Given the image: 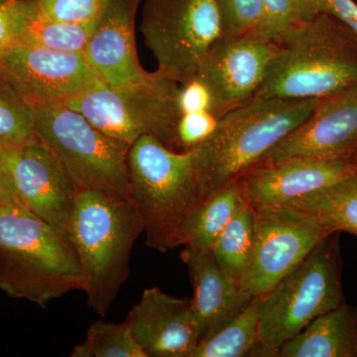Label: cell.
I'll use <instances>...</instances> for the list:
<instances>
[{
  "label": "cell",
  "instance_id": "obj_1",
  "mask_svg": "<svg viewBox=\"0 0 357 357\" xmlns=\"http://www.w3.org/2000/svg\"><path fill=\"white\" fill-rule=\"evenodd\" d=\"M74 244L18 204L0 206V290L47 307L70 291L86 290Z\"/></svg>",
  "mask_w": 357,
  "mask_h": 357
},
{
  "label": "cell",
  "instance_id": "obj_2",
  "mask_svg": "<svg viewBox=\"0 0 357 357\" xmlns=\"http://www.w3.org/2000/svg\"><path fill=\"white\" fill-rule=\"evenodd\" d=\"M275 41L278 52L255 96L324 98L357 86V35L332 16L299 20Z\"/></svg>",
  "mask_w": 357,
  "mask_h": 357
},
{
  "label": "cell",
  "instance_id": "obj_3",
  "mask_svg": "<svg viewBox=\"0 0 357 357\" xmlns=\"http://www.w3.org/2000/svg\"><path fill=\"white\" fill-rule=\"evenodd\" d=\"M319 100L255 96L220 117L211 135L194 148L202 201L259 165Z\"/></svg>",
  "mask_w": 357,
  "mask_h": 357
},
{
  "label": "cell",
  "instance_id": "obj_4",
  "mask_svg": "<svg viewBox=\"0 0 357 357\" xmlns=\"http://www.w3.org/2000/svg\"><path fill=\"white\" fill-rule=\"evenodd\" d=\"M143 232L132 202L77 191L68 236L86 276V304L102 318L128 280L133 245Z\"/></svg>",
  "mask_w": 357,
  "mask_h": 357
},
{
  "label": "cell",
  "instance_id": "obj_5",
  "mask_svg": "<svg viewBox=\"0 0 357 357\" xmlns=\"http://www.w3.org/2000/svg\"><path fill=\"white\" fill-rule=\"evenodd\" d=\"M128 168L131 202L148 248L162 253L178 248L185 223L202 202L195 150L175 151L142 135L131 144Z\"/></svg>",
  "mask_w": 357,
  "mask_h": 357
},
{
  "label": "cell",
  "instance_id": "obj_6",
  "mask_svg": "<svg viewBox=\"0 0 357 357\" xmlns=\"http://www.w3.org/2000/svg\"><path fill=\"white\" fill-rule=\"evenodd\" d=\"M337 234L325 237L261 297L259 340L251 356H278L281 347L312 321L344 303Z\"/></svg>",
  "mask_w": 357,
  "mask_h": 357
},
{
  "label": "cell",
  "instance_id": "obj_7",
  "mask_svg": "<svg viewBox=\"0 0 357 357\" xmlns=\"http://www.w3.org/2000/svg\"><path fill=\"white\" fill-rule=\"evenodd\" d=\"M35 134L77 191L89 190L131 201L130 144L103 133L65 103L37 105Z\"/></svg>",
  "mask_w": 357,
  "mask_h": 357
},
{
  "label": "cell",
  "instance_id": "obj_8",
  "mask_svg": "<svg viewBox=\"0 0 357 357\" xmlns=\"http://www.w3.org/2000/svg\"><path fill=\"white\" fill-rule=\"evenodd\" d=\"M181 84L155 70L140 83L114 88L107 84L65 102L115 139L132 144L151 135L178 151Z\"/></svg>",
  "mask_w": 357,
  "mask_h": 357
},
{
  "label": "cell",
  "instance_id": "obj_9",
  "mask_svg": "<svg viewBox=\"0 0 357 357\" xmlns=\"http://www.w3.org/2000/svg\"><path fill=\"white\" fill-rule=\"evenodd\" d=\"M139 30L156 72L180 84L194 79L222 36L215 0H144Z\"/></svg>",
  "mask_w": 357,
  "mask_h": 357
},
{
  "label": "cell",
  "instance_id": "obj_10",
  "mask_svg": "<svg viewBox=\"0 0 357 357\" xmlns=\"http://www.w3.org/2000/svg\"><path fill=\"white\" fill-rule=\"evenodd\" d=\"M252 259L241 281L248 299L269 293L331 232L286 208L253 210Z\"/></svg>",
  "mask_w": 357,
  "mask_h": 357
},
{
  "label": "cell",
  "instance_id": "obj_11",
  "mask_svg": "<svg viewBox=\"0 0 357 357\" xmlns=\"http://www.w3.org/2000/svg\"><path fill=\"white\" fill-rule=\"evenodd\" d=\"M278 48L261 35L220 37L194 77L208 91L211 114L218 119L255 98Z\"/></svg>",
  "mask_w": 357,
  "mask_h": 357
},
{
  "label": "cell",
  "instance_id": "obj_12",
  "mask_svg": "<svg viewBox=\"0 0 357 357\" xmlns=\"http://www.w3.org/2000/svg\"><path fill=\"white\" fill-rule=\"evenodd\" d=\"M0 75L36 107L65 103L105 84L84 52L54 51L20 42L0 55Z\"/></svg>",
  "mask_w": 357,
  "mask_h": 357
},
{
  "label": "cell",
  "instance_id": "obj_13",
  "mask_svg": "<svg viewBox=\"0 0 357 357\" xmlns=\"http://www.w3.org/2000/svg\"><path fill=\"white\" fill-rule=\"evenodd\" d=\"M0 162L21 206L68 234L77 189L50 150L38 138L18 147L0 144Z\"/></svg>",
  "mask_w": 357,
  "mask_h": 357
},
{
  "label": "cell",
  "instance_id": "obj_14",
  "mask_svg": "<svg viewBox=\"0 0 357 357\" xmlns=\"http://www.w3.org/2000/svg\"><path fill=\"white\" fill-rule=\"evenodd\" d=\"M356 153L357 86L321 98L306 121L278 143L258 166L293 159L351 162Z\"/></svg>",
  "mask_w": 357,
  "mask_h": 357
},
{
  "label": "cell",
  "instance_id": "obj_15",
  "mask_svg": "<svg viewBox=\"0 0 357 357\" xmlns=\"http://www.w3.org/2000/svg\"><path fill=\"white\" fill-rule=\"evenodd\" d=\"M357 172L344 160L293 159L255 167L236 181L251 208H274L331 187Z\"/></svg>",
  "mask_w": 357,
  "mask_h": 357
},
{
  "label": "cell",
  "instance_id": "obj_16",
  "mask_svg": "<svg viewBox=\"0 0 357 357\" xmlns=\"http://www.w3.org/2000/svg\"><path fill=\"white\" fill-rule=\"evenodd\" d=\"M140 1L109 0L96 18L84 53L96 76L107 86H130L151 75L141 66L136 49L135 20Z\"/></svg>",
  "mask_w": 357,
  "mask_h": 357
},
{
  "label": "cell",
  "instance_id": "obj_17",
  "mask_svg": "<svg viewBox=\"0 0 357 357\" xmlns=\"http://www.w3.org/2000/svg\"><path fill=\"white\" fill-rule=\"evenodd\" d=\"M126 321L147 357H192L199 344L191 299L157 287L143 291Z\"/></svg>",
  "mask_w": 357,
  "mask_h": 357
},
{
  "label": "cell",
  "instance_id": "obj_18",
  "mask_svg": "<svg viewBox=\"0 0 357 357\" xmlns=\"http://www.w3.org/2000/svg\"><path fill=\"white\" fill-rule=\"evenodd\" d=\"M181 259L194 289L192 311L199 342L234 319L250 300L237 282L223 273L213 250L185 246Z\"/></svg>",
  "mask_w": 357,
  "mask_h": 357
},
{
  "label": "cell",
  "instance_id": "obj_19",
  "mask_svg": "<svg viewBox=\"0 0 357 357\" xmlns=\"http://www.w3.org/2000/svg\"><path fill=\"white\" fill-rule=\"evenodd\" d=\"M277 357H357V307L342 303L312 321Z\"/></svg>",
  "mask_w": 357,
  "mask_h": 357
},
{
  "label": "cell",
  "instance_id": "obj_20",
  "mask_svg": "<svg viewBox=\"0 0 357 357\" xmlns=\"http://www.w3.org/2000/svg\"><path fill=\"white\" fill-rule=\"evenodd\" d=\"M280 208L300 213L331 234L344 231L357 236V172Z\"/></svg>",
  "mask_w": 357,
  "mask_h": 357
},
{
  "label": "cell",
  "instance_id": "obj_21",
  "mask_svg": "<svg viewBox=\"0 0 357 357\" xmlns=\"http://www.w3.org/2000/svg\"><path fill=\"white\" fill-rule=\"evenodd\" d=\"M243 201L237 182L203 199L185 223L180 246L211 250Z\"/></svg>",
  "mask_w": 357,
  "mask_h": 357
},
{
  "label": "cell",
  "instance_id": "obj_22",
  "mask_svg": "<svg viewBox=\"0 0 357 357\" xmlns=\"http://www.w3.org/2000/svg\"><path fill=\"white\" fill-rule=\"evenodd\" d=\"M260 304L261 297L249 301L234 319L199 340L192 357L251 356L259 340Z\"/></svg>",
  "mask_w": 357,
  "mask_h": 357
},
{
  "label": "cell",
  "instance_id": "obj_23",
  "mask_svg": "<svg viewBox=\"0 0 357 357\" xmlns=\"http://www.w3.org/2000/svg\"><path fill=\"white\" fill-rule=\"evenodd\" d=\"M255 243L253 211L244 199L211 249L223 273L238 284L250 266Z\"/></svg>",
  "mask_w": 357,
  "mask_h": 357
},
{
  "label": "cell",
  "instance_id": "obj_24",
  "mask_svg": "<svg viewBox=\"0 0 357 357\" xmlns=\"http://www.w3.org/2000/svg\"><path fill=\"white\" fill-rule=\"evenodd\" d=\"M96 22V20L89 22L53 20L40 13L35 2L17 42L54 51L79 53L86 50Z\"/></svg>",
  "mask_w": 357,
  "mask_h": 357
},
{
  "label": "cell",
  "instance_id": "obj_25",
  "mask_svg": "<svg viewBox=\"0 0 357 357\" xmlns=\"http://www.w3.org/2000/svg\"><path fill=\"white\" fill-rule=\"evenodd\" d=\"M36 105L0 75V144L18 147L36 139Z\"/></svg>",
  "mask_w": 357,
  "mask_h": 357
},
{
  "label": "cell",
  "instance_id": "obj_26",
  "mask_svg": "<svg viewBox=\"0 0 357 357\" xmlns=\"http://www.w3.org/2000/svg\"><path fill=\"white\" fill-rule=\"evenodd\" d=\"M70 357H147L128 321H98L89 326L86 340L76 345Z\"/></svg>",
  "mask_w": 357,
  "mask_h": 357
},
{
  "label": "cell",
  "instance_id": "obj_27",
  "mask_svg": "<svg viewBox=\"0 0 357 357\" xmlns=\"http://www.w3.org/2000/svg\"><path fill=\"white\" fill-rule=\"evenodd\" d=\"M222 21V36L263 35L265 8L262 0H215Z\"/></svg>",
  "mask_w": 357,
  "mask_h": 357
},
{
  "label": "cell",
  "instance_id": "obj_28",
  "mask_svg": "<svg viewBox=\"0 0 357 357\" xmlns=\"http://www.w3.org/2000/svg\"><path fill=\"white\" fill-rule=\"evenodd\" d=\"M42 14L68 22L96 20L109 0H35Z\"/></svg>",
  "mask_w": 357,
  "mask_h": 357
},
{
  "label": "cell",
  "instance_id": "obj_29",
  "mask_svg": "<svg viewBox=\"0 0 357 357\" xmlns=\"http://www.w3.org/2000/svg\"><path fill=\"white\" fill-rule=\"evenodd\" d=\"M299 20L326 14L357 35V2L354 0H296Z\"/></svg>",
  "mask_w": 357,
  "mask_h": 357
},
{
  "label": "cell",
  "instance_id": "obj_30",
  "mask_svg": "<svg viewBox=\"0 0 357 357\" xmlns=\"http://www.w3.org/2000/svg\"><path fill=\"white\" fill-rule=\"evenodd\" d=\"M35 0H0V55L20 38Z\"/></svg>",
  "mask_w": 357,
  "mask_h": 357
},
{
  "label": "cell",
  "instance_id": "obj_31",
  "mask_svg": "<svg viewBox=\"0 0 357 357\" xmlns=\"http://www.w3.org/2000/svg\"><path fill=\"white\" fill-rule=\"evenodd\" d=\"M218 119L210 112L183 114L177 128L178 151L194 149L213 132Z\"/></svg>",
  "mask_w": 357,
  "mask_h": 357
},
{
  "label": "cell",
  "instance_id": "obj_32",
  "mask_svg": "<svg viewBox=\"0 0 357 357\" xmlns=\"http://www.w3.org/2000/svg\"><path fill=\"white\" fill-rule=\"evenodd\" d=\"M265 8L263 35L276 40L294 23L298 22L296 0H262Z\"/></svg>",
  "mask_w": 357,
  "mask_h": 357
},
{
  "label": "cell",
  "instance_id": "obj_33",
  "mask_svg": "<svg viewBox=\"0 0 357 357\" xmlns=\"http://www.w3.org/2000/svg\"><path fill=\"white\" fill-rule=\"evenodd\" d=\"M178 102L183 114L204 110L210 112V96L203 84L196 79L181 84Z\"/></svg>",
  "mask_w": 357,
  "mask_h": 357
},
{
  "label": "cell",
  "instance_id": "obj_34",
  "mask_svg": "<svg viewBox=\"0 0 357 357\" xmlns=\"http://www.w3.org/2000/svg\"><path fill=\"white\" fill-rule=\"evenodd\" d=\"M0 203L2 204H18L17 196H16L15 191L10 178L7 175L1 162H0Z\"/></svg>",
  "mask_w": 357,
  "mask_h": 357
},
{
  "label": "cell",
  "instance_id": "obj_35",
  "mask_svg": "<svg viewBox=\"0 0 357 357\" xmlns=\"http://www.w3.org/2000/svg\"><path fill=\"white\" fill-rule=\"evenodd\" d=\"M351 162L352 163L356 164V165L357 166V153L354 155V158L351 159Z\"/></svg>",
  "mask_w": 357,
  "mask_h": 357
},
{
  "label": "cell",
  "instance_id": "obj_36",
  "mask_svg": "<svg viewBox=\"0 0 357 357\" xmlns=\"http://www.w3.org/2000/svg\"><path fill=\"white\" fill-rule=\"evenodd\" d=\"M1 204H1V203H0V206H1Z\"/></svg>",
  "mask_w": 357,
  "mask_h": 357
}]
</instances>
